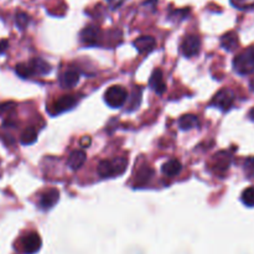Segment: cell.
I'll list each match as a JSON object with an SVG mask.
<instances>
[{"label": "cell", "mask_w": 254, "mask_h": 254, "mask_svg": "<svg viewBox=\"0 0 254 254\" xmlns=\"http://www.w3.org/2000/svg\"><path fill=\"white\" fill-rule=\"evenodd\" d=\"M128 166V159L124 156H119V158L113 159V160H102L98 164V175L101 178H114V176H119L124 174Z\"/></svg>", "instance_id": "6da1fadb"}, {"label": "cell", "mask_w": 254, "mask_h": 254, "mask_svg": "<svg viewBox=\"0 0 254 254\" xmlns=\"http://www.w3.org/2000/svg\"><path fill=\"white\" fill-rule=\"evenodd\" d=\"M233 68L238 74H251L254 72V46L243 50L233 60Z\"/></svg>", "instance_id": "7a4b0ae2"}, {"label": "cell", "mask_w": 254, "mask_h": 254, "mask_svg": "<svg viewBox=\"0 0 254 254\" xmlns=\"http://www.w3.org/2000/svg\"><path fill=\"white\" fill-rule=\"evenodd\" d=\"M128 99L127 89L122 86H112L104 93V101L111 108H121Z\"/></svg>", "instance_id": "3957f363"}, {"label": "cell", "mask_w": 254, "mask_h": 254, "mask_svg": "<svg viewBox=\"0 0 254 254\" xmlns=\"http://www.w3.org/2000/svg\"><path fill=\"white\" fill-rule=\"evenodd\" d=\"M235 99H236V96H235V92H233L232 89H228V88L221 89V91L217 92L216 96L213 97L212 102H211V106L226 112L233 106Z\"/></svg>", "instance_id": "277c9868"}, {"label": "cell", "mask_w": 254, "mask_h": 254, "mask_svg": "<svg viewBox=\"0 0 254 254\" xmlns=\"http://www.w3.org/2000/svg\"><path fill=\"white\" fill-rule=\"evenodd\" d=\"M201 49V39L197 36V35H188L185 36V39L181 42V54L185 57L190 59V57L196 56L198 55Z\"/></svg>", "instance_id": "5b68a950"}, {"label": "cell", "mask_w": 254, "mask_h": 254, "mask_svg": "<svg viewBox=\"0 0 254 254\" xmlns=\"http://www.w3.org/2000/svg\"><path fill=\"white\" fill-rule=\"evenodd\" d=\"M81 41L86 46H96L102 39L101 30L96 26H87L81 31Z\"/></svg>", "instance_id": "8992f818"}, {"label": "cell", "mask_w": 254, "mask_h": 254, "mask_svg": "<svg viewBox=\"0 0 254 254\" xmlns=\"http://www.w3.org/2000/svg\"><path fill=\"white\" fill-rule=\"evenodd\" d=\"M77 104V98L73 96H62L61 98L57 99L52 106V114H61L64 112L69 111Z\"/></svg>", "instance_id": "52a82bcc"}, {"label": "cell", "mask_w": 254, "mask_h": 254, "mask_svg": "<svg viewBox=\"0 0 254 254\" xmlns=\"http://www.w3.org/2000/svg\"><path fill=\"white\" fill-rule=\"evenodd\" d=\"M60 200V191L57 189H49L41 195L39 201V205L42 210H50L54 207Z\"/></svg>", "instance_id": "ba28073f"}, {"label": "cell", "mask_w": 254, "mask_h": 254, "mask_svg": "<svg viewBox=\"0 0 254 254\" xmlns=\"http://www.w3.org/2000/svg\"><path fill=\"white\" fill-rule=\"evenodd\" d=\"M41 247V238L37 233H29L22 240V251L25 254H34Z\"/></svg>", "instance_id": "9c48e42d"}, {"label": "cell", "mask_w": 254, "mask_h": 254, "mask_svg": "<svg viewBox=\"0 0 254 254\" xmlns=\"http://www.w3.org/2000/svg\"><path fill=\"white\" fill-rule=\"evenodd\" d=\"M134 47L139 54H149L156 46V41L153 36H140L133 42Z\"/></svg>", "instance_id": "30bf717a"}, {"label": "cell", "mask_w": 254, "mask_h": 254, "mask_svg": "<svg viewBox=\"0 0 254 254\" xmlns=\"http://www.w3.org/2000/svg\"><path fill=\"white\" fill-rule=\"evenodd\" d=\"M149 84H150L151 89L154 92H156L158 94H163L166 91V83L164 81V74L161 69L156 68L151 73L150 79H149Z\"/></svg>", "instance_id": "8fae6325"}, {"label": "cell", "mask_w": 254, "mask_h": 254, "mask_svg": "<svg viewBox=\"0 0 254 254\" xmlns=\"http://www.w3.org/2000/svg\"><path fill=\"white\" fill-rule=\"evenodd\" d=\"M79 82V73L74 69H68L64 72L60 77V86L64 89H71L77 86Z\"/></svg>", "instance_id": "7c38bea8"}, {"label": "cell", "mask_w": 254, "mask_h": 254, "mask_svg": "<svg viewBox=\"0 0 254 254\" xmlns=\"http://www.w3.org/2000/svg\"><path fill=\"white\" fill-rule=\"evenodd\" d=\"M231 164V155L226 151H220L213 156V169L216 173H225L230 168Z\"/></svg>", "instance_id": "4fadbf2b"}, {"label": "cell", "mask_w": 254, "mask_h": 254, "mask_svg": "<svg viewBox=\"0 0 254 254\" xmlns=\"http://www.w3.org/2000/svg\"><path fill=\"white\" fill-rule=\"evenodd\" d=\"M87 156L83 150H74L69 154L68 159H67V165L72 169V170H78L82 168V165L86 161Z\"/></svg>", "instance_id": "5bb4252c"}, {"label": "cell", "mask_w": 254, "mask_h": 254, "mask_svg": "<svg viewBox=\"0 0 254 254\" xmlns=\"http://www.w3.org/2000/svg\"><path fill=\"white\" fill-rule=\"evenodd\" d=\"M181 169H183V165L179 160L176 159H171L168 163H165L161 168V171H163L164 175L169 176V178H173V176H176L180 174Z\"/></svg>", "instance_id": "9a60e30c"}, {"label": "cell", "mask_w": 254, "mask_h": 254, "mask_svg": "<svg viewBox=\"0 0 254 254\" xmlns=\"http://www.w3.org/2000/svg\"><path fill=\"white\" fill-rule=\"evenodd\" d=\"M198 123L200 122H198V118L195 114H185L178 122L179 128L181 130H190V129L196 128V127H198Z\"/></svg>", "instance_id": "2e32d148"}, {"label": "cell", "mask_w": 254, "mask_h": 254, "mask_svg": "<svg viewBox=\"0 0 254 254\" xmlns=\"http://www.w3.org/2000/svg\"><path fill=\"white\" fill-rule=\"evenodd\" d=\"M29 64L32 69V74L36 73L44 76V74H47L51 72V66H50V64H47V62L44 61L42 59L32 60Z\"/></svg>", "instance_id": "e0dca14e"}, {"label": "cell", "mask_w": 254, "mask_h": 254, "mask_svg": "<svg viewBox=\"0 0 254 254\" xmlns=\"http://www.w3.org/2000/svg\"><path fill=\"white\" fill-rule=\"evenodd\" d=\"M221 45L227 51H233L238 46V37L235 32H227L221 39Z\"/></svg>", "instance_id": "ac0fdd59"}, {"label": "cell", "mask_w": 254, "mask_h": 254, "mask_svg": "<svg viewBox=\"0 0 254 254\" xmlns=\"http://www.w3.org/2000/svg\"><path fill=\"white\" fill-rule=\"evenodd\" d=\"M37 140V133L34 128H26L24 130V133L21 134V138H20V141L24 145H31L35 141Z\"/></svg>", "instance_id": "d6986e66"}, {"label": "cell", "mask_w": 254, "mask_h": 254, "mask_svg": "<svg viewBox=\"0 0 254 254\" xmlns=\"http://www.w3.org/2000/svg\"><path fill=\"white\" fill-rule=\"evenodd\" d=\"M241 200L245 203L247 207H254V188L251 186V188H247L242 192V196H241Z\"/></svg>", "instance_id": "ffe728a7"}, {"label": "cell", "mask_w": 254, "mask_h": 254, "mask_svg": "<svg viewBox=\"0 0 254 254\" xmlns=\"http://www.w3.org/2000/svg\"><path fill=\"white\" fill-rule=\"evenodd\" d=\"M151 176H153V170L149 169L148 166H145V168L140 169V170L138 171V174H136V183L138 184L148 183V181L151 179Z\"/></svg>", "instance_id": "44dd1931"}, {"label": "cell", "mask_w": 254, "mask_h": 254, "mask_svg": "<svg viewBox=\"0 0 254 254\" xmlns=\"http://www.w3.org/2000/svg\"><path fill=\"white\" fill-rule=\"evenodd\" d=\"M140 102H141V89L134 88L133 93H131V97H130V103H129L128 111H134V109H138Z\"/></svg>", "instance_id": "7402d4cb"}, {"label": "cell", "mask_w": 254, "mask_h": 254, "mask_svg": "<svg viewBox=\"0 0 254 254\" xmlns=\"http://www.w3.org/2000/svg\"><path fill=\"white\" fill-rule=\"evenodd\" d=\"M15 72H16V73L19 74L21 78H29V77L32 76V69H31V67H30L29 64H16Z\"/></svg>", "instance_id": "603a6c76"}, {"label": "cell", "mask_w": 254, "mask_h": 254, "mask_svg": "<svg viewBox=\"0 0 254 254\" xmlns=\"http://www.w3.org/2000/svg\"><path fill=\"white\" fill-rule=\"evenodd\" d=\"M15 22H16L17 27H19L20 30H24V29H26V26L29 25L30 16L27 14H25V12L20 11V12H17L16 16H15Z\"/></svg>", "instance_id": "cb8c5ba5"}, {"label": "cell", "mask_w": 254, "mask_h": 254, "mask_svg": "<svg viewBox=\"0 0 254 254\" xmlns=\"http://www.w3.org/2000/svg\"><path fill=\"white\" fill-rule=\"evenodd\" d=\"M243 169H245V173L247 175V178L254 179V158L246 159Z\"/></svg>", "instance_id": "d4e9b609"}, {"label": "cell", "mask_w": 254, "mask_h": 254, "mask_svg": "<svg viewBox=\"0 0 254 254\" xmlns=\"http://www.w3.org/2000/svg\"><path fill=\"white\" fill-rule=\"evenodd\" d=\"M231 2L237 9H250V7H254V0H231Z\"/></svg>", "instance_id": "484cf974"}, {"label": "cell", "mask_w": 254, "mask_h": 254, "mask_svg": "<svg viewBox=\"0 0 254 254\" xmlns=\"http://www.w3.org/2000/svg\"><path fill=\"white\" fill-rule=\"evenodd\" d=\"M15 104L12 103V102H6V103H1L0 104V116L4 113H6V112L11 111L12 108H14Z\"/></svg>", "instance_id": "4316f807"}, {"label": "cell", "mask_w": 254, "mask_h": 254, "mask_svg": "<svg viewBox=\"0 0 254 254\" xmlns=\"http://www.w3.org/2000/svg\"><path fill=\"white\" fill-rule=\"evenodd\" d=\"M107 1H108L111 9H118L126 0H107Z\"/></svg>", "instance_id": "83f0119b"}, {"label": "cell", "mask_w": 254, "mask_h": 254, "mask_svg": "<svg viewBox=\"0 0 254 254\" xmlns=\"http://www.w3.org/2000/svg\"><path fill=\"white\" fill-rule=\"evenodd\" d=\"M7 46H9V41L7 40H1L0 41V55L5 54V51L7 50Z\"/></svg>", "instance_id": "f1b7e54d"}, {"label": "cell", "mask_w": 254, "mask_h": 254, "mask_svg": "<svg viewBox=\"0 0 254 254\" xmlns=\"http://www.w3.org/2000/svg\"><path fill=\"white\" fill-rule=\"evenodd\" d=\"M89 144H91V138H89V136H83V138L81 139V145L84 146V148L88 146Z\"/></svg>", "instance_id": "f546056e"}, {"label": "cell", "mask_w": 254, "mask_h": 254, "mask_svg": "<svg viewBox=\"0 0 254 254\" xmlns=\"http://www.w3.org/2000/svg\"><path fill=\"white\" fill-rule=\"evenodd\" d=\"M250 118H251V119H252V121L254 122V108L252 109V111H251V112H250Z\"/></svg>", "instance_id": "4dcf8cb0"}, {"label": "cell", "mask_w": 254, "mask_h": 254, "mask_svg": "<svg viewBox=\"0 0 254 254\" xmlns=\"http://www.w3.org/2000/svg\"><path fill=\"white\" fill-rule=\"evenodd\" d=\"M251 86H252V88H253V91H254V79L252 81V83H251Z\"/></svg>", "instance_id": "1f68e13d"}]
</instances>
